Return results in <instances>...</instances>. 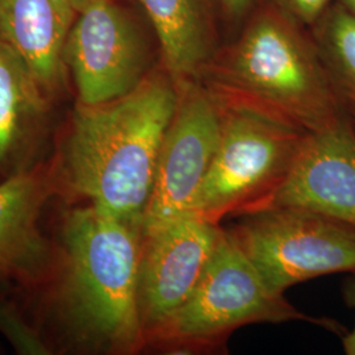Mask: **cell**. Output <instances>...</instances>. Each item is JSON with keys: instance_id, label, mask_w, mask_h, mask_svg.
I'll return each mask as SVG.
<instances>
[{"instance_id": "5bb4252c", "label": "cell", "mask_w": 355, "mask_h": 355, "mask_svg": "<svg viewBox=\"0 0 355 355\" xmlns=\"http://www.w3.org/2000/svg\"><path fill=\"white\" fill-rule=\"evenodd\" d=\"M158 40L164 69L180 85L198 79L211 61L199 0H137Z\"/></svg>"}, {"instance_id": "ac0fdd59", "label": "cell", "mask_w": 355, "mask_h": 355, "mask_svg": "<svg viewBox=\"0 0 355 355\" xmlns=\"http://www.w3.org/2000/svg\"><path fill=\"white\" fill-rule=\"evenodd\" d=\"M290 6L302 20L311 23L325 8L328 0H288Z\"/></svg>"}, {"instance_id": "7c38bea8", "label": "cell", "mask_w": 355, "mask_h": 355, "mask_svg": "<svg viewBox=\"0 0 355 355\" xmlns=\"http://www.w3.org/2000/svg\"><path fill=\"white\" fill-rule=\"evenodd\" d=\"M53 103L26 62L0 41V182L51 158Z\"/></svg>"}, {"instance_id": "8992f818", "label": "cell", "mask_w": 355, "mask_h": 355, "mask_svg": "<svg viewBox=\"0 0 355 355\" xmlns=\"http://www.w3.org/2000/svg\"><path fill=\"white\" fill-rule=\"evenodd\" d=\"M225 228L268 288L355 272V225L299 207H262L234 216Z\"/></svg>"}, {"instance_id": "52a82bcc", "label": "cell", "mask_w": 355, "mask_h": 355, "mask_svg": "<svg viewBox=\"0 0 355 355\" xmlns=\"http://www.w3.org/2000/svg\"><path fill=\"white\" fill-rule=\"evenodd\" d=\"M150 51L140 28L114 0H95L76 15L64 42V62L76 103L119 99L152 73Z\"/></svg>"}, {"instance_id": "9a60e30c", "label": "cell", "mask_w": 355, "mask_h": 355, "mask_svg": "<svg viewBox=\"0 0 355 355\" xmlns=\"http://www.w3.org/2000/svg\"><path fill=\"white\" fill-rule=\"evenodd\" d=\"M330 76L333 87L341 86L345 95L355 104V15L336 13L331 19L328 36Z\"/></svg>"}, {"instance_id": "44dd1931", "label": "cell", "mask_w": 355, "mask_h": 355, "mask_svg": "<svg viewBox=\"0 0 355 355\" xmlns=\"http://www.w3.org/2000/svg\"><path fill=\"white\" fill-rule=\"evenodd\" d=\"M345 6L352 11L353 15H355V0H343Z\"/></svg>"}, {"instance_id": "2e32d148", "label": "cell", "mask_w": 355, "mask_h": 355, "mask_svg": "<svg viewBox=\"0 0 355 355\" xmlns=\"http://www.w3.org/2000/svg\"><path fill=\"white\" fill-rule=\"evenodd\" d=\"M0 334L12 345L17 354L48 355L54 346L44 334L31 324L21 308L10 299L0 297Z\"/></svg>"}, {"instance_id": "7a4b0ae2", "label": "cell", "mask_w": 355, "mask_h": 355, "mask_svg": "<svg viewBox=\"0 0 355 355\" xmlns=\"http://www.w3.org/2000/svg\"><path fill=\"white\" fill-rule=\"evenodd\" d=\"M178 96L175 80L165 69H154L119 99L76 103L49 158L58 196L144 225Z\"/></svg>"}, {"instance_id": "d6986e66", "label": "cell", "mask_w": 355, "mask_h": 355, "mask_svg": "<svg viewBox=\"0 0 355 355\" xmlns=\"http://www.w3.org/2000/svg\"><path fill=\"white\" fill-rule=\"evenodd\" d=\"M221 1L229 12L234 15L243 12L253 3V0H221Z\"/></svg>"}, {"instance_id": "8fae6325", "label": "cell", "mask_w": 355, "mask_h": 355, "mask_svg": "<svg viewBox=\"0 0 355 355\" xmlns=\"http://www.w3.org/2000/svg\"><path fill=\"white\" fill-rule=\"evenodd\" d=\"M58 196L49 159L0 182V283L37 291L54 263V240L42 216Z\"/></svg>"}, {"instance_id": "5b68a950", "label": "cell", "mask_w": 355, "mask_h": 355, "mask_svg": "<svg viewBox=\"0 0 355 355\" xmlns=\"http://www.w3.org/2000/svg\"><path fill=\"white\" fill-rule=\"evenodd\" d=\"M216 101L218 144L192 212L221 224L229 216L253 209L279 186L308 132L241 103Z\"/></svg>"}, {"instance_id": "ba28073f", "label": "cell", "mask_w": 355, "mask_h": 355, "mask_svg": "<svg viewBox=\"0 0 355 355\" xmlns=\"http://www.w3.org/2000/svg\"><path fill=\"white\" fill-rule=\"evenodd\" d=\"M177 108L157 162L142 232L161 228L192 212L220 136V107L198 79L178 85Z\"/></svg>"}, {"instance_id": "9c48e42d", "label": "cell", "mask_w": 355, "mask_h": 355, "mask_svg": "<svg viewBox=\"0 0 355 355\" xmlns=\"http://www.w3.org/2000/svg\"><path fill=\"white\" fill-rule=\"evenodd\" d=\"M223 225L190 212L142 232L139 306L146 333L187 302L215 252Z\"/></svg>"}, {"instance_id": "6da1fadb", "label": "cell", "mask_w": 355, "mask_h": 355, "mask_svg": "<svg viewBox=\"0 0 355 355\" xmlns=\"http://www.w3.org/2000/svg\"><path fill=\"white\" fill-rule=\"evenodd\" d=\"M53 240L51 274L35 292L54 343L78 354H140L142 224L76 204L61 212Z\"/></svg>"}, {"instance_id": "30bf717a", "label": "cell", "mask_w": 355, "mask_h": 355, "mask_svg": "<svg viewBox=\"0 0 355 355\" xmlns=\"http://www.w3.org/2000/svg\"><path fill=\"white\" fill-rule=\"evenodd\" d=\"M274 205L305 208L355 225V127L346 116L305 135L287 177L253 209Z\"/></svg>"}, {"instance_id": "ffe728a7", "label": "cell", "mask_w": 355, "mask_h": 355, "mask_svg": "<svg viewBox=\"0 0 355 355\" xmlns=\"http://www.w3.org/2000/svg\"><path fill=\"white\" fill-rule=\"evenodd\" d=\"M71 1H73L74 7H76V11L79 12L80 10H83L86 6H89V3H92L95 0H71Z\"/></svg>"}, {"instance_id": "4fadbf2b", "label": "cell", "mask_w": 355, "mask_h": 355, "mask_svg": "<svg viewBox=\"0 0 355 355\" xmlns=\"http://www.w3.org/2000/svg\"><path fill=\"white\" fill-rule=\"evenodd\" d=\"M76 15L71 0H0V41L54 101L67 89L64 42Z\"/></svg>"}, {"instance_id": "3957f363", "label": "cell", "mask_w": 355, "mask_h": 355, "mask_svg": "<svg viewBox=\"0 0 355 355\" xmlns=\"http://www.w3.org/2000/svg\"><path fill=\"white\" fill-rule=\"evenodd\" d=\"M198 80L220 101L249 105L303 132L345 116L325 67L274 15L258 17Z\"/></svg>"}, {"instance_id": "277c9868", "label": "cell", "mask_w": 355, "mask_h": 355, "mask_svg": "<svg viewBox=\"0 0 355 355\" xmlns=\"http://www.w3.org/2000/svg\"><path fill=\"white\" fill-rule=\"evenodd\" d=\"M309 322L341 337L333 318L306 315L268 288L250 261L221 229L215 252L187 302L146 333L145 350L166 354H214L227 350L233 331L252 324Z\"/></svg>"}, {"instance_id": "e0dca14e", "label": "cell", "mask_w": 355, "mask_h": 355, "mask_svg": "<svg viewBox=\"0 0 355 355\" xmlns=\"http://www.w3.org/2000/svg\"><path fill=\"white\" fill-rule=\"evenodd\" d=\"M343 295L347 306L355 309V272H350V277L343 282ZM341 340L345 353L347 355H355V325L353 330L347 331Z\"/></svg>"}]
</instances>
